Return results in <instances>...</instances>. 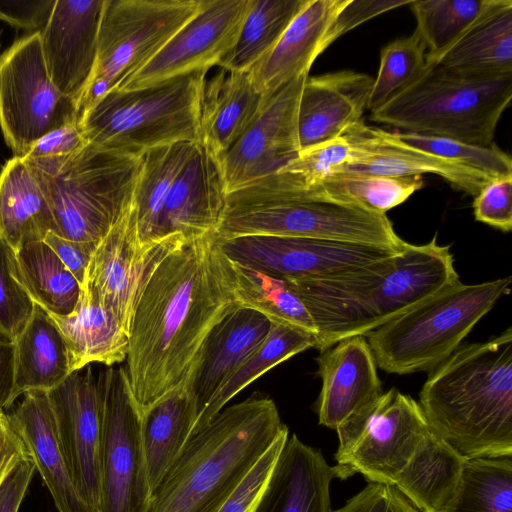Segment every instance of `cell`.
Returning a JSON list of instances; mask_svg holds the SVG:
<instances>
[{
  "label": "cell",
  "mask_w": 512,
  "mask_h": 512,
  "mask_svg": "<svg viewBox=\"0 0 512 512\" xmlns=\"http://www.w3.org/2000/svg\"><path fill=\"white\" fill-rule=\"evenodd\" d=\"M238 307L232 262L215 231L156 265L134 306L124 367L139 413L185 383L210 331Z\"/></svg>",
  "instance_id": "6da1fadb"
},
{
  "label": "cell",
  "mask_w": 512,
  "mask_h": 512,
  "mask_svg": "<svg viewBox=\"0 0 512 512\" xmlns=\"http://www.w3.org/2000/svg\"><path fill=\"white\" fill-rule=\"evenodd\" d=\"M459 280L449 245L433 237L402 252L340 274L285 280L307 308L320 352L364 336Z\"/></svg>",
  "instance_id": "7a4b0ae2"
},
{
  "label": "cell",
  "mask_w": 512,
  "mask_h": 512,
  "mask_svg": "<svg viewBox=\"0 0 512 512\" xmlns=\"http://www.w3.org/2000/svg\"><path fill=\"white\" fill-rule=\"evenodd\" d=\"M419 405L463 458L512 456V328L459 346L431 371Z\"/></svg>",
  "instance_id": "3957f363"
},
{
  "label": "cell",
  "mask_w": 512,
  "mask_h": 512,
  "mask_svg": "<svg viewBox=\"0 0 512 512\" xmlns=\"http://www.w3.org/2000/svg\"><path fill=\"white\" fill-rule=\"evenodd\" d=\"M286 430L274 400L259 392L223 408L190 436L148 512H217Z\"/></svg>",
  "instance_id": "277c9868"
},
{
  "label": "cell",
  "mask_w": 512,
  "mask_h": 512,
  "mask_svg": "<svg viewBox=\"0 0 512 512\" xmlns=\"http://www.w3.org/2000/svg\"><path fill=\"white\" fill-rule=\"evenodd\" d=\"M219 239L250 235L302 237L402 251L405 242L385 213L313 199L277 172L227 194Z\"/></svg>",
  "instance_id": "5b68a950"
},
{
  "label": "cell",
  "mask_w": 512,
  "mask_h": 512,
  "mask_svg": "<svg viewBox=\"0 0 512 512\" xmlns=\"http://www.w3.org/2000/svg\"><path fill=\"white\" fill-rule=\"evenodd\" d=\"M142 158L88 143L67 156L23 159L46 196L57 234L97 245L132 205Z\"/></svg>",
  "instance_id": "8992f818"
},
{
  "label": "cell",
  "mask_w": 512,
  "mask_h": 512,
  "mask_svg": "<svg viewBox=\"0 0 512 512\" xmlns=\"http://www.w3.org/2000/svg\"><path fill=\"white\" fill-rule=\"evenodd\" d=\"M511 277L477 284L460 280L372 330L365 338L388 373L432 371L509 291Z\"/></svg>",
  "instance_id": "52a82bcc"
},
{
  "label": "cell",
  "mask_w": 512,
  "mask_h": 512,
  "mask_svg": "<svg viewBox=\"0 0 512 512\" xmlns=\"http://www.w3.org/2000/svg\"><path fill=\"white\" fill-rule=\"evenodd\" d=\"M207 70L132 90L114 89L78 120L87 143L133 156L183 141L197 142Z\"/></svg>",
  "instance_id": "ba28073f"
},
{
  "label": "cell",
  "mask_w": 512,
  "mask_h": 512,
  "mask_svg": "<svg viewBox=\"0 0 512 512\" xmlns=\"http://www.w3.org/2000/svg\"><path fill=\"white\" fill-rule=\"evenodd\" d=\"M511 98L512 75L472 78L425 65L417 80L372 111L370 118L405 132L489 146Z\"/></svg>",
  "instance_id": "9c48e42d"
},
{
  "label": "cell",
  "mask_w": 512,
  "mask_h": 512,
  "mask_svg": "<svg viewBox=\"0 0 512 512\" xmlns=\"http://www.w3.org/2000/svg\"><path fill=\"white\" fill-rule=\"evenodd\" d=\"M204 0H105L92 79L79 118L145 66L202 8Z\"/></svg>",
  "instance_id": "30bf717a"
},
{
  "label": "cell",
  "mask_w": 512,
  "mask_h": 512,
  "mask_svg": "<svg viewBox=\"0 0 512 512\" xmlns=\"http://www.w3.org/2000/svg\"><path fill=\"white\" fill-rule=\"evenodd\" d=\"M430 431L419 403L391 388L336 429L335 477L360 473L368 482L394 485Z\"/></svg>",
  "instance_id": "8fae6325"
},
{
  "label": "cell",
  "mask_w": 512,
  "mask_h": 512,
  "mask_svg": "<svg viewBox=\"0 0 512 512\" xmlns=\"http://www.w3.org/2000/svg\"><path fill=\"white\" fill-rule=\"evenodd\" d=\"M78 122L75 103L52 83L40 32L16 39L0 54V128L16 157L48 132Z\"/></svg>",
  "instance_id": "7c38bea8"
},
{
  "label": "cell",
  "mask_w": 512,
  "mask_h": 512,
  "mask_svg": "<svg viewBox=\"0 0 512 512\" xmlns=\"http://www.w3.org/2000/svg\"><path fill=\"white\" fill-rule=\"evenodd\" d=\"M103 418L100 446L99 512H148L150 488L141 437V418L125 368L102 371Z\"/></svg>",
  "instance_id": "4fadbf2b"
},
{
  "label": "cell",
  "mask_w": 512,
  "mask_h": 512,
  "mask_svg": "<svg viewBox=\"0 0 512 512\" xmlns=\"http://www.w3.org/2000/svg\"><path fill=\"white\" fill-rule=\"evenodd\" d=\"M47 393L76 491L90 512H99L102 371L87 365Z\"/></svg>",
  "instance_id": "5bb4252c"
},
{
  "label": "cell",
  "mask_w": 512,
  "mask_h": 512,
  "mask_svg": "<svg viewBox=\"0 0 512 512\" xmlns=\"http://www.w3.org/2000/svg\"><path fill=\"white\" fill-rule=\"evenodd\" d=\"M219 244L231 261L282 280L332 276L403 251L312 238L267 235L219 239Z\"/></svg>",
  "instance_id": "9a60e30c"
},
{
  "label": "cell",
  "mask_w": 512,
  "mask_h": 512,
  "mask_svg": "<svg viewBox=\"0 0 512 512\" xmlns=\"http://www.w3.org/2000/svg\"><path fill=\"white\" fill-rule=\"evenodd\" d=\"M251 0H204L201 10L119 90L148 87L200 70H209L235 44Z\"/></svg>",
  "instance_id": "2e32d148"
},
{
  "label": "cell",
  "mask_w": 512,
  "mask_h": 512,
  "mask_svg": "<svg viewBox=\"0 0 512 512\" xmlns=\"http://www.w3.org/2000/svg\"><path fill=\"white\" fill-rule=\"evenodd\" d=\"M186 240L189 239L173 235L140 254L136 248L132 203L96 245L81 287L91 290L128 334L136 300L148 276L170 251Z\"/></svg>",
  "instance_id": "e0dca14e"
},
{
  "label": "cell",
  "mask_w": 512,
  "mask_h": 512,
  "mask_svg": "<svg viewBox=\"0 0 512 512\" xmlns=\"http://www.w3.org/2000/svg\"><path fill=\"white\" fill-rule=\"evenodd\" d=\"M307 77L297 78L276 92L240 139L219 158L228 193L277 173L300 153L297 113Z\"/></svg>",
  "instance_id": "ac0fdd59"
},
{
  "label": "cell",
  "mask_w": 512,
  "mask_h": 512,
  "mask_svg": "<svg viewBox=\"0 0 512 512\" xmlns=\"http://www.w3.org/2000/svg\"><path fill=\"white\" fill-rule=\"evenodd\" d=\"M105 0H56L40 31L41 46L52 83L78 105L92 79L98 32Z\"/></svg>",
  "instance_id": "d6986e66"
},
{
  "label": "cell",
  "mask_w": 512,
  "mask_h": 512,
  "mask_svg": "<svg viewBox=\"0 0 512 512\" xmlns=\"http://www.w3.org/2000/svg\"><path fill=\"white\" fill-rule=\"evenodd\" d=\"M227 194L219 158L197 141L163 203L150 245L173 235L193 239L216 232Z\"/></svg>",
  "instance_id": "ffe728a7"
},
{
  "label": "cell",
  "mask_w": 512,
  "mask_h": 512,
  "mask_svg": "<svg viewBox=\"0 0 512 512\" xmlns=\"http://www.w3.org/2000/svg\"><path fill=\"white\" fill-rule=\"evenodd\" d=\"M344 135L353 147V157L338 173L388 177L430 173L472 196H476L492 180L470 167L405 145L393 138L389 131L367 126L362 120Z\"/></svg>",
  "instance_id": "44dd1931"
},
{
  "label": "cell",
  "mask_w": 512,
  "mask_h": 512,
  "mask_svg": "<svg viewBox=\"0 0 512 512\" xmlns=\"http://www.w3.org/2000/svg\"><path fill=\"white\" fill-rule=\"evenodd\" d=\"M322 387L316 401L320 425L336 430L381 396L377 364L364 336L342 339L317 358Z\"/></svg>",
  "instance_id": "7402d4cb"
},
{
  "label": "cell",
  "mask_w": 512,
  "mask_h": 512,
  "mask_svg": "<svg viewBox=\"0 0 512 512\" xmlns=\"http://www.w3.org/2000/svg\"><path fill=\"white\" fill-rule=\"evenodd\" d=\"M374 78L355 71L307 77L297 113L300 151L343 136L361 120Z\"/></svg>",
  "instance_id": "603a6c76"
},
{
  "label": "cell",
  "mask_w": 512,
  "mask_h": 512,
  "mask_svg": "<svg viewBox=\"0 0 512 512\" xmlns=\"http://www.w3.org/2000/svg\"><path fill=\"white\" fill-rule=\"evenodd\" d=\"M270 328L265 316L242 307L213 327L185 381L197 418L224 381L263 344Z\"/></svg>",
  "instance_id": "cb8c5ba5"
},
{
  "label": "cell",
  "mask_w": 512,
  "mask_h": 512,
  "mask_svg": "<svg viewBox=\"0 0 512 512\" xmlns=\"http://www.w3.org/2000/svg\"><path fill=\"white\" fill-rule=\"evenodd\" d=\"M348 0H306L276 45L249 71L252 83L267 98L302 76H308L324 51L327 30Z\"/></svg>",
  "instance_id": "d4e9b609"
},
{
  "label": "cell",
  "mask_w": 512,
  "mask_h": 512,
  "mask_svg": "<svg viewBox=\"0 0 512 512\" xmlns=\"http://www.w3.org/2000/svg\"><path fill=\"white\" fill-rule=\"evenodd\" d=\"M5 413L25 443L58 512H90L76 491L64 458L47 391L25 392Z\"/></svg>",
  "instance_id": "484cf974"
},
{
  "label": "cell",
  "mask_w": 512,
  "mask_h": 512,
  "mask_svg": "<svg viewBox=\"0 0 512 512\" xmlns=\"http://www.w3.org/2000/svg\"><path fill=\"white\" fill-rule=\"evenodd\" d=\"M335 478L322 452L288 437L255 512H330Z\"/></svg>",
  "instance_id": "4316f807"
},
{
  "label": "cell",
  "mask_w": 512,
  "mask_h": 512,
  "mask_svg": "<svg viewBox=\"0 0 512 512\" xmlns=\"http://www.w3.org/2000/svg\"><path fill=\"white\" fill-rule=\"evenodd\" d=\"M248 72L222 70L205 79L199 139L214 156H223L261 114L268 100Z\"/></svg>",
  "instance_id": "83f0119b"
},
{
  "label": "cell",
  "mask_w": 512,
  "mask_h": 512,
  "mask_svg": "<svg viewBox=\"0 0 512 512\" xmlns=\"http://www.w3.org/2000/svg\"><path fill=\"white\" fill-rule=\"evenodd\" d=\"M430 66L472 78L512 75V1L489 0L470 26Z\"/></svg>",
  "instance_id": "f1b7e54d"
},
{
  "label": "cell",
  "mask_w": 512,
  "mask_h": 512,
  "mask_svg": "<svg viewBox=\"0 0 512 512\" xmlns=\"http://www.w3.org/2000/svg\"><path fill=\"white\" fill-rule=\"evenodd\" d=\"M49 315L64 339L71 373L93 363L110 367L126 360L129 347L127 332L87 287H81L72 313L67 316Z\"/></svg>",
  "instance_id": "f546056e"
},
{
  "label": "cell",
  "mask_w": 512,
  "mask_h": 512,
  "mask_svg": "<svg viewBox=\"0 0 512 512\" xmlns=\"http://www.w3.org/2000/svg\"><path fill=\"white\" fill-rule=\"evenodd\" d=\"M57 225L33 171L21 157L7 160L0 171V240L14 253L43 241Z\"/></svg>",
  "instance_id": "4dcf8cb0"
},
{
  "label": "cell",
  "mask_w": 512,
  "mask_h": 512,
  "mask_svg": "<svg viewBox=\"0 0 512 512\" xmlns=\"http://www.w3.org/2000/svg\"><path fill=\"white\" fill-rule=\"evenodd\" d=\"M465 458L430 431L394 486L421 512H448L457 494Z\"/></svg>",
  "instance_id": "1f68e13d"
},
{
  "label": "cell",
  "mask_w": 512,
  "mask_h": 512,
  "mask_svg": "<svg viewBox=\"0 0 512 512\" xmlns=\"http://www.w3.org/2000/svg\"><path fill=\"white\" fill-rule=\"evenodd\" d=\"M141 437L150 488L158 486L188 442L197 419L185 383L140 413Z\"/></svg>",
  "instance_id": "d6a6232c"
},
{
  "label": "cell",
  "mask_w": 512,
  "mask_h": 512,
  "mask_svg": "<svg viewBox=\"0 0 512 512\" xmlns=\"http://www.w3.org/2000/svg\"><path fill=\"white\" fill-rule=\"evenodd\" d=\"M15 341L17 399L32 390L50 391L71 373L67 348L51 316L35 303L32 316Z\"/></svg>",
  "instance_id": "836d02e7"
},
{
  "label": "cell",
  "mask_w": 512,
  "mask_h": 512,
  "mask_svg": "<svg viewBox=\"0 0 512 512\" xmlns=\"http://www.w3.org/2000/svg\"><path fill=\"white\" fill-rule=\"evenodd\" d=\"M195 143L183 141L163 145L149 149L143 155L133 197L135 240L140 254H145L153 247L150 238L160 210L174 181L190 158Z\"/></svg>",
  "instance_id": "e575fe53"
},
{
  "label": "cell",
  "mask_w": 512,
  "mask_h": 512,
  "mask_svg": "<svg viewBox=\"0 0 512 512\" xmlns=\"http://www.w3.org/2000/svg\"><path fill=\"white\" fill-rule=\"evenodd\" d=\"M12 269L32 300L46 312L67 316L74 311L81 285L44 241L28 243L14 253Z\"/></svg>",
  "instance_id": "d590c367"
},
{
  "label": "cell",
  "mask_w": 512,
  "mask_h": 512,
  "mask_svg": "<svg viewBox=\"0 0 512 512\" xmlns=\"http://www.w3.org/2000/svg\"><path fill=\"white\" fill-rule=\"evenodd\" d=\"M285 174L297 190L306 197L360 205L385 214L388 210L405 202L424 185L421 175L388 177L338 173L304 186L290 174Z\"/></svg>",
  "instance_id": "8d00e7d4"
},
{
  "label": "cell",
  "mask_w": 512,
  "mask_h": 512,
  "mask_svg": "<svg viewBox=\"0 0 512 512\" xmlns=\"http://www.w3.org/2000/svg\"><path fill=\"white\" fill-rule=\"evenodd\" d=\"M315 336L306 331L271 323L263 344L243 362L217 389L198 416L191 435L210 422L241 390L274 366L309 348H315Z\"/></svg>",
  "instance_id": "74e56055"
},
{
  "label": "cell",
  "mask_w": 512,
  "mask_h": 512,
  "mask_svg": "<svg viewBox=\"0 0 512 512\" xmlns=\"http://www.w3.org/2000/svg\"><path fill=\"white\" fill-rule=\"evenodd\" d=\"M306 0H251L238 38L218 65L248 72L276 45Z\"/></svg>",
  "instance_id": "f35d334b"
},
{
  "label": "cell",
  "mask_w": 512,
  "mask_h": 512,
  "mask_svg": "<svg viewBox=\"0 0 512 512\" xmlns=\"http://www.w3.org/2000/svg\"><path fill=\"white\" fill-rule=\"evenodd\" d=\"M232 262L237 304L259 312L271 323L291 326L316 336L317 330L304 303L280 278Z\"/></svg>",
  "instance_id": "ab89813d"
},
{
  "label": "cell",
  "mask_w": 512,
  "mask_h": 512,
  "mask_svg": "<svg viewBox=\"0 0 512 512\" xmlns=\"http://www.w3.org/2000/svg\"><path fill=\"white\" fill-rule=\"evenodd\" d=\"M448 512H512V456L465 459Z\"/></svg>",
  "instance_id": "60d3db41"
},
{
  "label": "cell",
  "mask_w": 512,
  "mask_h": 512,
  "mask_svg": "<svg viewBox=\"0 0 512 512\" xmlns=\"http://www.w3.org/2000/svg\"><path fill=\"white\" fill-rule=\"evenodd\" d=\"M489 0H412L416 31L426 48L425 65H433L461 36Z\"/></svg>",
  "instance_id": "b9f144b4"
},
{
  "label": "cell",
  "mask_w": 512,
  "mask_h": 512,
  "mask_svg": "<svg viewBox=\"0 0 512 512\" xmlns=\"http://www.w3.org/2000/svg\"><path fill=\"white\" fill-rule=\"evenodd\" d=\"M427 48L415 30L381 49L380 66L369 96L367 110H376L423 73Z\"/></svg>",
  "instance_id": "7bdbcfd3"
},
{
  "label": "cell",
  "mask_w": 512,
  "mask_h": 512,
  "mask_svg": "<svg viewBox=\"0 0 512 512\" xmlns=\"http://www.w3.org/2000/svg\"><path fill=\"white\" fill-rule=\"evenodd\" d=\"M405 145L482 172L492 179L511 175V157L494 143L479 146L452 138L412 132H390Z\"/></svg>",
  "instance_id": "ee69618b"
},
{
  "label": "cell",
  "mask_w": 512,
  "mask_h": 512,
  "mask_svg": "<svg viewBox=\"0 0 512 512\" xmlns=\"http://www.w3.org/2000/svg\"><path fill=\"white\" fill-rule=\"evenodd\" d=\"M353 157V147L345 135L312 146L288 162L278 172L290 174L306 186L336 174Z\"/></svg>",
  "instance_id": "f6af8a7d"
},
{
  "label": "cell",
  "mask_w": 512,
  "mask_h": 512,
  "mask_svg": "<svg viewBox=\"0 0 512 512\" xmlns=\"http://www.w3.org/2000/svg\"><path fill=\"white\" fill-rule=\"evenodd\" d=\"M13 255L0 240V328L15 340L29 322L35 302L13 273Z\"/></svg>",
  "instance_id": "bcb514c9"
},
{
  "label": "cell",
  "mask_w": 512,
  "mask_h": 512,
  "mask_svg": "<svg viewBox=\"0 0 512 512\" xmlns=\"http://www.w3.org/2000/svg\"><path fill=\"white\" fill-rule=\"evenodd\" d=\"M284 431L254 464L217 512H255L288 439Z\"/></svg>",
  "instance_id": "7dc6e473"
},
{
  "label": "cell",
  "mask_w": 512,
  "mask_h": 512,
  "mask_svg": "<svg viewBox=\"0 0 512 512\" xmlns=\"http://www.w3.org/2000/svg\"><path fill=\"white\" fill-rule=\"evenodd\" d=\"M473 213L477 221L502 232L512 229V174L487 182L474 196Z\"/></svg>",
  "instance_id": "c3c4849f"
},
{
  "label": "cell",
  "mask_w": 512,
  "mask_h": 512,
  "mask_svg": "<svg viewBox=\"0 0 512 512\" xmlns=\"http://www.w3.org/2000/svg\"><path fill=\"white\" fill-rule=\"evenodd\" d=\"M412 0H348L339 11L326 32L323 48L326 50L334 41L360 24L411 3Z\"/></svg>",
  "instance_id": "681fc988"
},
{
  "label": "cell",
  "mask_w": 512,
  "mask_h": 512,
  "mask_svg": "<svg viewBox=\"0 0 512 512\" xmlns=\"http://www.w3.org/2000/svg\"><path fill=\"white\" fill-rule=\"evenodd\" d=\"M330 512H418L394 486L368 482L346 503Z\"/></svg>",
  "instance_id": "f907efd6"
},
{
  "label": "cell",
  "mask_w": 512,
  "mask_h": 512,
  "mask_svg": "<svg viewBox=\"0 0 512 512\" xmlns=\"http://www.w3.org/2000/svg\"><path fill=\"white\" fill-rule=\"evenodd\" d=\"M56 0H0V20L30 33L46 26Z\"/></svg>",
  "instance_id": "816d5d0a"
},
{
  "label": "cell",
  "mask_w": 512,
  "mask_h": 512,
  "mask_svg": "<svg viewBox=\"0 0 512 512\" xmlns=\"http://www.w3.org/2000/svg\"><path fill=\"white\" fill-rule=\"evenodd\" d=\"M78 122L64 125L54 129L40 139L31 147L28 154L23 158H50L71 155L87 145Z\"/></svg>",
  "instance_id": "f5cc1de1"
},
{
  "label": "cell",
  "mask_w": 512,
  "mask_h": 512,
  "mask_svg": "<svg viewBox=\"0 0 512 512\" xmlns=\"http://www.w3.org/2000/svg\"><path fill=\"white\" fill-rule=\"evenodd\" d=\"M43 241L53 250L82 286L96 245L76 242L61 237L55 232H49Z\"/></svg>",
  "instance_id": "db71d44e"
},
{
  "label": "cell",
  "mask_w": 512,
  "mask_h": 512,
  "mask_svg": "<svg viewBox=\"0 0 512 512\" xmlns=\"http://www.w3.org/2000/svg\"><path fill=\"white\" fill-rule=\"evenodd\" d=\"M29 459L30 453L22 438L5 411H0V487L15 467Z\"/></svg>",
  "instance_id": "11a10c76"
},
{
  "label": "cell",
  "mask_w": 512,
  "mask_h": 512,
  "mask_svg": "<svg viewBox=\"0 0 512 512\" xmlns=\"http://www.w3.org/2000/svg\"><path fill=\"white\" fill-rule=\"evenodd\" d=\"M36 467L32 459L21 462L0 487V512H18Z\"/></svg>",
  "instance_id": "9f6ffc18"
},
{
  "label": "cell",
  "mask_w": 512,
  "mask_h": 512,
  "mask_svg": "<svg viewBox=\"0 0 512 512\" xmlns=\"http://www.w3.org/2000/svg\"><path fill=\"white\" fill-rule=\"evenodd\" d=\"M14 373L15 341L0 328V411L6 412L17 400Z\"/></svg>",
  "instance_id": "6f0895ef"
},
{
  "label": "cell",
  "mask_w": 512,
  "mask_h": 512,
  "mask_svg": "<svg viewBox=\"0 0 512 512\" xmlns=\"http://www.w3.org/2000/svg\"><path fill=\"white\" fill-rule=\"evenodd\" d=\"M0 36H1V33H0ZM0 46H1V41H0Z\"/></svg>",
  "instance_id": "680465c9"
}]
</instances>
